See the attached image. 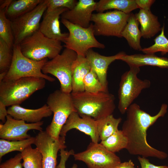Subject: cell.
I'll return each instance as SVG.
<instances>
[{
  "instance_id": "1",
  "label": "cell",
  "mask_w": 168,
  "mask_h": 168,
  "mask_svg": "<svg viewBox=\"0 0 168 168\" xmlns=\"http://www.w3.org/2000/svg\"><path fill=\"white\" fill-rule=\"evenodd\" d=\"M167 109V105L163 104L159 112L152 116L141 109L137 103H132L129 106L126 112V118L123 124L122 130L128 138V143L126 149L130 154L160 159L167 157L166 152L151 146L147 139L148 128L158 118L165 115Z\"/></svg>"
},
{
  "instance_id": "13",
  "label": "cell",
  "mask_w": 168,
  "mask_h": 168,
  "mask_svg": "<svg viewBox=\"0 0 168 168\" xmlns=\"http://www.w3.org/2000/svg\"><path fill=\"white\" fill-rule=\"evenodd\" d=\"M34 144L42 156L43 168H56L58 151L65 149V138L60 136L58 139L54 138L46 132L40 131L35 137Z\"/></svg>"
},
{
  "instance_id": "35",
  "label": "cell",
  "mask_w": 168,
  "mask_h": 168,
  "mask_svg": "<svg viewBox=\"0 0 168 168\" xmlns=\"http://www.w3.org/2000/svg\"><path fill=\"white\" fill-rule=\"evenodd\" d=\"M22 160L21 153H18L14 157L1 163L0 168H22Z\"/></svg>"
},
{
  "instance_id": "17",
  "label": "cell",
  "mask_w": 168,
  "mask_h": 168,
  "mask_svg": "<svg viewBox=\"0 0 168 168\" xmlns=\"http://www.w3.org/2000/svg\"><path fill=\"white\" fill-rule=\"evenodd\" d=\"M68 10L61 7L49 11H46L39 30L48 38L64 42L69 33L61 32L59 19L62 14Z\"/></svg>"
},
{
  "instance_id": "39",
  "label": "cell",
  "mask_w": 168,
  "mask_h": 168,
  "mask_svg": "<svg viewBox=\"0 0 168 168\" xmlns=\"http://www.w3.org/2000/svg\"><path fill=\"white\" fill-rule=\"evenodd\" d=\"M6 107L5 104L0 101V120L4 123L6 122V117L8 115Z\"/></svg>"
},
{
  "instance_id": "7",
  "label": "cell",
  "mask_w": 168,
  "mask_h": 168,
  "mask_svg": "<svg viewBox=\"0 0 168 168\" xmlns=\"http://www.w3.org/2000/svg\"><path fill=\"white\" fill-rule=\"evenodd\" d=\"M13 56L11 66L3 80H12L27 77L43 78L49 82H53V77L44 74L42 68L48 61L46 58L39 61L32 60L24 55L19 44H14Z\"/></svg>"
},
{
  "instance_id": "26",
  "label": "cell",
  "mask_w": 168,
  "mask_h": 168,
  "mask_svg": "<svg viewBox=\"0 0 168 168\" xmlns=\"http://www.w3.org/2000/svg\"><path fill=\"white\" fill-rule=\"evenodd\" d=\"M43 0H12L6 11L7 17L11 21L31 11Z\"/></svg>"
},
{
  "instance_id": "21",
  "label": "cell",
  "mask_w": 168,
  "mask_h": 168,
  "mask_svg": "<svg viewBox=\"0 0 168 168\" xmlns=\"http://www.w3.org/2000/svg\"><path fill=\"white\" fill-rule=\"evenodd\" d=\"M141 25L140 31L142 37L144 39H150L161 30V27L157 16L151 10L140 9L135 14Z\"/></svg>"
},
{
  "instance_id": "5",
  "label": "cell",
  "mask_w": 168,
  "mask_h": 168,
  "mask_svg": "<svg viewBox=\"0 0 168 168\" xmlns=\"http://www.w3.org/2000/svg\"><path fill=\"white\" fill-rule=\"evenodd\" d=\"M19 45L24 55L36 61L48 58L52 59L60 54L63 48L61 41L46 37L39 30L26 38Z\"/></svg>"
},
{
  "instance_id": "30",
  "label": "cell",
  "mask_w": 168,
  "mask_h": 168,
  "mask_svg": "<svg viewBox=\"0 0 168 168\" xmlns=\"http://www.w3.org/2000/svg\"><path fill=\"white\" fill-rule=\"evenodd\" d=\"M21 153L24 168H43L42 155L37 147L30 145Z\"/></svg>"
},
{
  "instance_id": "25",
  "label": "cell",
  "mask_w": 168,
  "mask_h": 168,
  "mask_svg": "<svg viewBox=\"0 0 168 168\" xmlns=\"http://www.w3.org/2000/svg\"><path fill=\"white\" fill-rule=\"evenodd\" d=\"M135 0H100L97 2L95 11L98 13L114 9L129 14L133 10L138 8Z\"/></svg>"
},
{
  "instance_id": "36",
  "label": "cell",
  "mask_w": 168,
  "mask_h": 168,
  "mask_svg": "<svg viewBox=\"0 0 168 168\" xmlns=\"http://www.w3.org/2000/svg\"><path fill=\"white\" fill-rule=\"evenodd\" d=\"M60 160L59 164L57 166L56 168H66L65 164L68 158L73 154V152L72 150L69 151L65 150L64 149H61L60 150ZM71 168H78L76 164H74Z\"/></svg>"
},
{
  "instance_id": "34",
  "label": "cell",
  "mask_w": 168,
  "mask_h": 168,
  "mask_svg": "<svg viewBox=\"0 0 168 168\" xmlns=\"http://www.w3.org/2000/svg\"><path fill=\"white\" fill-rule=\"evenodd\" d=\"M46 11H49L59 8H66L71 10L74 7L78 1L76 0H47Z\"/></svg>"
},
{
  "instance_id": "24",
  "label": "cell",
  "mask_w": 168,
  "mask_h": 168,
  "mask_svg": "<svg viewBox=\"0 0 168 168\" xmlns=\"http://www.w3.org/2000/svg\"><path fill=\"white\" fill-rule=\"evenodd\" d=\"M12 1L0 0V38L5 42L10 48L12 49L14 40L11 22L6 15L7 9Z\"/></svg>"
},
{
  "instance_id": "9",
  "label": "cell",
  "mask_w": 168,
  "mask_h": 168,
  "mask_svg": "<svg viewBox=\"0 0 168 168\" xmlns=\"http://www.w3.org/2000/svg\"><path fill=\"white\" fill-rule=\"evenodd\" d=\"M77 55L74 51L65 48L61 54L47 61L41 70L44 74L56 77L60 84V90L65 93L72 92V66Z\"/></svg>"
},
{
  "instance_id": "3",
  "label": "cell",
  "mask_w": 168,
  "mask_h": 168,
  "mask_svg": "<svg viewBox=\"0 0 168 168\" xmlns=\"http://www.w3.org/2000/svg\"><path fill=\"white\" fill-rule=\"evenodd\" d=\"M45 79L35 77H23L0 82V101L6 106L20 105L33 93L43 89Z\"/></svg>"
},
{
  "instance_id": "38",
  "label": "cell",
  "mask_w": 168,
  "mask_h": 168,
  "mask_svg": "<svg viewBox=\"0 0 168 168\" xmlns=\"http://www.w3.org/2000/svg\"><path fill=\"white\" fill-rule=\"evenodd\" d=\"M140 9L150 10L152 5L155 2L154 0H135Z\"/></svg>"
},
{
  "instance_id": "14",
  "label": "cell",
  "mask_w": 168,
  "mask_h": 168,
  "mask_svg": "<svg viewBox=\"0 0 168 168\" xmlns=\"http://www.w3.org/2000/svg\"><path fill=\"white\" fill-rule=\"evenodd\" d=\"M43 121L33 123H27L22 120L13 118L8 114L4 124H0V138L8 141H19L31 137L27 133L31 130L42 131Z\"/></svg>"
},
{
  "instance_id": "16",
  "label": "cell",
  "mask_w": 168,
  "mask_h": 168,
  "mask_svg": "<svg viewBox=\"0 0 168 168\" xmlns=\"http://www.w3.org/2000/svg\"><path fill=\"white\" fill-rule=\"evenodd\" d=\"M97 2L93 0H79L73 8L62 14L61 19L81 27L87 28L90 26L93 12Z\"/></svg>"
},
{
  "instance_id": "37",
  "label": "cell",
  "mask_w": 168,
  "mask_h": 168,
  "mask_svg": "<svg viewBox=\"0 0 168 168\" xmlns=\"http://www.w3.org/2000/svg\"><path fill=\"white\" fill-rule=\"evenodd\" d=\"M138 159L140 163L141 168H167L166 166H156L150 162L146 157L138 156Z\"/></svg>"
},
{
  "instance_id": "18",
  "label": "cell",
  "mask_w": 168,
  "mask_h": 168,
  "mask_svg": "<svg viewBox=\"0 0 168 168\" xmlns=\"http://www.w3.org/2000/svg\"><path fill=\"white\" fill-rule=\"evenodd\" d=\"M126 54L124 52H120L112 56H105L100 55L91 49L87 52L86 57L91 68L97 74L100 82L108 89L107 71L110 65L116 60H119Z\"/></svg>"
},
{
  "instance_id": "12",
  "label": "cell",
  "mask_w": 168,
  "mask_h": 168,
  "mask_svg": "<svg viewBox=\"0 0 168 168\" xmlns=\"http://www.w3.org/2000/svg\"><path fill=\"white\" fill-rule=\"evenodd\" d=\"M47 8V0H43L34 9L11 20L15 44H19L26 38L39 30L41 18Z\"/></svg>"
},
{
  "instance_id": "10",
  "label": "cell",
  "mask_w": 168,
  "mask_h": 168,
  "mask_svg": "<svg viewBox=\"0 0 168 168\" xmlns=\"http://www.w3.org/2000/svg\"><path fill=\"white\" fill-rule=\"evenodd\" d=\"M129 14L116 10L93 13L91 21L94 22L95 35L122 37Z\"/></svg>"
},
{
  "instance_id": "11",
  "label": "cell",
  "mask_w": 168,
  "mask_h": 168,
  "mask_svg": "<svg viewBox=\"0 0 168 168\" xmlns=\"http://www.w3.org/2000/svg\"><path fill=\"white\" fill-rule=\"evenodd\" d=\"M75 160L84 162L88 168H115L121 163L120 158L101 144L91 142L86 150L73 155Z\"/></svg>"
},
{
  "instance_id": "32",
  "label": "cell",
  "mask_w": 168,
  "mask_h": 168,
  "mask_svg": "<svg viewBox=\"0 0 168 168\" xmlns=\"http://www.w3.org/2000/svg\"><path fill=\"white\" fill-rule=\"evenodd\" d=\"M83 85L84 91L87 92L97 93L108 92V89L103 85L97 74L92 68L85 77Z\"/></svg>"
},
{
  "instance_id": "27",
  "label": "cell",
  "mask_w": 168,
  "mask_h": 168,
  "mask_svg": "<svg viewBox=\"0 0 168 168\" xmlns=\"http://www.w3.org/2000/svg\"><path fill=\"white\" fill-rule=\"evenodd\" d=\"M121 118H115L113 114L97 121V128L101 141L105 140L118 131V127L121 122Z\"/></svg>"
},
{
  "instance_id": "19",
  "label": "cell",
  "mask_w": 168,
  "mask_h": 168,
  "mask_svg": "<svg viewBox=\"0 0 168 168\" xmlns=\"http://www.w3.org/2000/svg\"><path fill=\"white\" fill-rule=\"evenodd\" d=\"M7 110L8 114L13 118L30 123L40 122L43 118L50 117L53 114L47 104L35 109L25 108L19 105H14Z\"/></svg>"
},
{
  "instance_id": "23",
  "label": "cell",
  "mask_w": 168,
  "mask_h": 168,
  "mask_svg": "<svg viewBox=\"0 0 168 168\" xmlns=\"http://www.w3.org/2000/svg\"><path fill=\"white\" fill-rule=\"evenodd\" d=\"M139 22L135 15L130 13L127 23L122 32V37L127 41L131 48L141 51L142 48L140 44L141 33L138 28Z\"/></svg>"
},
{
  "instance_id": "20",
  "label": "cell",
  "mask_w": 168,
  "mask_h": 168,
  "mask_svg": "<svg viewBox=\"0 0 168 168\" xmlns=\"http://www.w3.org/2000/svg\"><path fill=\"white\" fill-rule=\"evenodd\" d=\"M130 66L140 67L146 65L168 68V58L160 57L155 54H125L119 59Z\"/></svg>"
},
{
  "instance_id": "29",
  "label": "cell",
  "mask_w": 168,
  "mask_h": 168,
  "mask_svg": "<svg viewBox=\"0 0 168 168\" xmlns=\"http://www.w3.org/2000/svg\"><path fill=\"white\" fill-rule=\"evenodd\" d=\"M108 151L115 153L126 149L128 139L122 130H118L100 143Z\"/></svg>"
},
{
  "instance_id": "31",
  "label": "cell",
  "mask_w": 168,
  "mask_h": 168,
  "mask_svg": "<svg viewBox=\"0 0 168 168\" xmlns=\"http://www.w3.org/2000/svg\"><path fill=\"white\" fill-rule=\"evenodd\" d=\"M164 30L163 24L161 33L154 40V44L148 47L142 48L141 51L147 54H155L158 52H160L162 55L168 53V39L165 35Z\"/></svg>"
},
{
  "instance_id": "22",
  "label": "cell",
  "mask_w": 168,
  "mask_h": 168,
  "mask_svg": "<svg viewBox=\"0 0 168 168\" xmlns=\"http://www.w3.org/2000/svg\"><path fill=\"white\" fill-rule=\"evenodd\" d=\"M91 69V67L86 57L77 56L72 66V92L85 91L83 80Z\"/></svg>"
},
{
  "instance_id": "33",
  "label": "cell",
  "mask_w": 168,
  "mask_h": 168,
  "mask_svg": "<svg viewBox=\"0 0 168 168\" xmlns=\"http://www.w3.org/2000/svg\"><path fill=\"white\" fill-rule=\"evenodd\" d=\"M13 50L0 38V73H7L12 62Z\"/></svg>"
},
{
  "instance_id": "28",
  "label": "cell",
  "mask_w": 168,
  "mask_h": 168,
  "mask_svg": "<svg viewBox=\"0 0 168 168\" xmlns=\"http://www.w3.org/2000/svg\"><path fill=\"white\" fill-rule=\"evenodd\" d=\"M35 137H31L27 139L19 141H8L1 139L0 140V159L6 154L14 151L21 152L26 147L34 144Z\"/></svg>"
},
{
  "instance_id": "40",
  "label": "cell",
  "mask_w": 168,
  "mask_h": 168,
  "mask_svg": "<svg viewBox=\"0 0 168 168\" xmlns=\"http://www.w3.org/2000/svg\"><path fill=\"white\" fill-rule=\"evenodd\" d=\"M115 168H135L134 164L131 160L128 161L121 162Z\"/></svg>"
},
{
  "instance_id": "15",
  "label": "cell",
  "mask_w": 168,
  "mask_h": 168,
  "mask_svg": "<svg viewBox=\"0 0 168 168\" xmlns=\"http://www.w3.org/2000/svg\"><path fill=\"white\" fill-rule=\"evenodd\" d=\"M73 129L90 136L92 142L98 143L100 140L97 130V121L90 116L73 112L62 127L60 136L65 138L67 133Z\"/></svg>"
},
{
  "instance_id": "8",
  "label": "cell",
  "mask_w": 168,
  "mask_h": 168,
  "mask_svg": "<svg viewBox=\"0 0 168 168\" xmlns=\"http://www.w3.org/2000/svg\"><path fill=\"white\" fill-rule=\"evenodd\" d=\"M128 71L121 77L118 90V109L122 114H124L133 101L144 89L148 88L151 82L147 79L141 80L138 77L139 67L130 66Z\"/></svg>"
},
{
  "instance_id": "4",
  "label": "cell",
  "mask_w": 168,
  "mask_h": 168,
  "mask_svg": "<svg viewBox=\"0 0 168 168\" xmlns=\"http://www.w3.org/2000/svg\"><path fill=\"white\" fill-rule=\"evenodd\" d=\"M47 104L54 115L46 131L52 137L58 139L61 130L69 115L73 112L77 111L71 93H65L60 90H56L49 95Z\"/></svg>"
},
{
  "instance_id": "2",
  "label": "cell",
  "mask_w": 168,
  "mask_h": 168,
  "mask_svg": "<svg viewBox=\"0 0 168 168\" xmlns=\"http://www.w3.org/2000/svg\"><path fill=\"white\" fill-rule=\"evenodd\" d=\"M71 94L78 114L89 116L96 120L112 114L115 108L114 96L108 92L92 93L84 91Z\"/></svg>"
},
{
  "instance_id": "6",
  "label": "cell",
  "mask_w": 168,
  "mask_h": 168,
  "mask_svg": "<svg viewBox=\"0 0 168 168\" xmlns=\"http://www.w3.org/2000/svg\"><path fill=\"white\" fill-rule=\"evenodd\" d=\"M61 22L69 31L64 47L75 52L77 56L86 57L88 50L93 48L104 49L105 45L99 42L94 34L93 24L85 28L61 19Z\"/></svg>"
},
{
  "instance_id": "41",
  "label": "cell",
  "mask_w": 168,
  "mask_h": 168,
  "mask_svg": "<svg viewBox=\"0 0 168 168\" xmlns=\"http://www.w3.org/2000/svg\"><path fill=\"white\" fill-rule=\"evenodd\" d=\"M167 168H168V166Z\"/></svg>"
}]
</instances>
